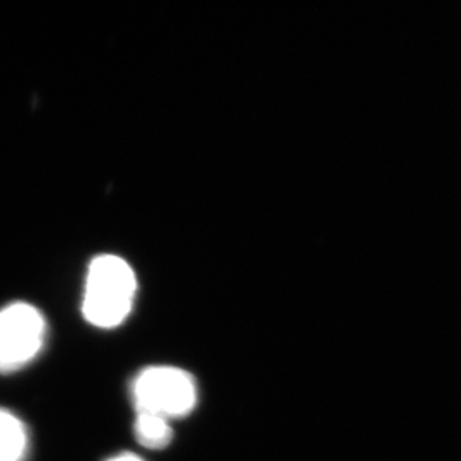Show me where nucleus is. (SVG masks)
<instances>
[{
	"label": "nucleus",
	"instance_id": "obj_1",
	"mask_svg": "<svg viewBox=\"0 0 461 461\" xmlns=\"http://www.w3.org/2000/svg\"><path fill=\"white\" fill-rule=\"evenodd\" d=\"M135 293L132 267L116 255H99L86 277L84 318L99 329L118 327L132 312Z\"/></svg>",
	"mask_w": 461,
	"mask_h": 461
},
{
	"label": "nucleus",
	"instance_id": "obj_2",
	"mask_svg": "<svg viewBox=\"0 0 461 461\" xmlns=\"http://www.w3.org/2000/svg\"><path fill=\"white\" fill-rule=\"evenodd\" d=\"M132 395L137 413H152L166 420L188 415L198 398L192 375L171 366L144 369L133 381Z\"/></svg>",
	"mask_w": 461,
	"mask_h": 461
},
{
	"label": "nucleus",
	"instance_id": "obj_3",
	"mask_svg": "<svg viewBox=\"0 0 461 461\" xmlns=\"http://www.w3.org/2000/svg\"><path fill=\"white\" fill-rule=\"evenodd\" d=\"M43 314L28 303H13L0 312V373H14L32 363L45 344Z\"/></svg>",
	"mask_w": 461,
	"mask_h": 461
},
{
	"label": "nucleus",
	"instance_id": "obj_4",
	"mask_svg": "<svg viewBox=\"0 0 461 461\" xmlns=\"http://www.w3.org/2000/svg\"><path fill=\"white\" fill-rule=\"evenodd\" d=\"M28 434L14 413L0 411V461H21L26 455Z\"/></svg>",
	"mask_w": 461,
	"mask_h": 461
},
{
	"label": "nucleus",
	"instance_id": "obj_5",
	"mask_svg": "<svg viewBox=\"0 0 461 461\" xmlns=\"http://www.w3.org/2000/svg\"><path fill=\"white\" fill-rule=\"evenodd\" d=\"M133 432L137 443L148 449H165L173 439L169 420L152 413H137Z\"/></svg>",
	"mask_w": 461,
	"mask_h": 461
},
{
	"label": "nucleus",
	"instance_id": "obj_6",
	"mask_svg": "<svg viewBox=\"0 0 461 461\" xmlns=\"http://www.w3.org/2000/svg\"><path fill=\"white\" fill-rule=\"evenodd\" d=\"M108 461H144L140 456H137V455H132V453H123V455H118L115 458H112V460Z\"/></svg>",
	"mask_w": 461,
	"mask_h": 461
}]
</instances>
